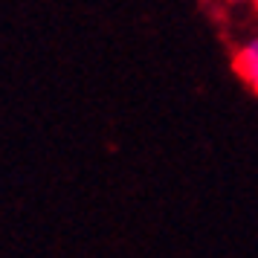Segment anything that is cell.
<instances>
[{
    "instance_id": "2",
    "label": "cell",
    "mask_w": 258,
    "mask_h": 258,
    "mask_svg": "<svg viewBox=\"0 0 258 258\" xmlns=\"http://www.w3.org/2000/svg\"><path fill=\"white\" fill-rule=\"evenodd\" d=\"M226 3H232V6H238V3H244V0H226Z\"/></svg>"
},
{
    "instance_id": "3",
    "label": "cell",
    "mask_w": 258,
    "mask_h": 258,
    "mask_svg": "<svg viewBox=\"0 0 258 258\" xmlns=\"http://www.w3.org/2000/svg\"><path fill=\"white\" fill-rule=\"evenodd\" d=\"M252 6H255V9H258V0H252Z\"/></svg>"
},
{
    "instance_id": "1",
    "label": "cell",
    "mask_w": 258,
    "mask_h": 258,
    "mask_svg": "<svg viewBox=\"0 0 258 258\" xmlns=\"http://www.w3.org/2000/svg\"><path fill=\"white\" fill-rule=\"evenodd\" d=\"M235 73H238V79L249 84L252 93L258 96V38L249 41V44H244V47L235 52Z\"/></svg>"
}]
</instances>
